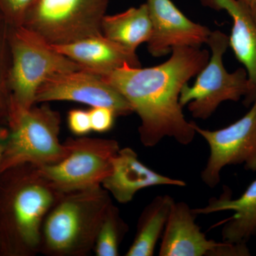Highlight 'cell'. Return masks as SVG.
Wrapping results in <instances>:
<instances>
[{
	"mask_svg": "<svg viewBox=\"0 0 256 256\" xmlns=\"http://www.w3.org/2000/svg\"><path fill=\"white\" fill-rule=\"evenodd\" d=\"M210 58L206 50L175 47L169 60L160 65L149 68L126 65L101 76L124 96L139 116L138 132L143 146L152 148L166 137L188 146L196 132L192 122L185 118L180 94Z\"/></svg>",
	"mask_w": 256,
	"mask_h": 256,
	"instance_id": "6da1fadb",
	"label": "cell"
},
{
	"mask_svg": "<svg viewBox=\"0 0 256 256\" xmlns=\"http://www.w3.org/2000/svg\"><path fill=\"white\" fill-rule=\"evenodd\" d=\"M64 193L32 164L0 172V256L40 254L44 220Z\"/></svg>",
	"mask_w": 256,
	"mask_h": 256,
	"instance_id": "7a4b0ae2",
	"label": "cell"
},
{
	"mask_svg": "<svg viewBox=\"0 0 256 256\" xmlns=\"http://www.w3.org/2000/svg\"><path fill=\"white\" fill-rule=\"evenodd\" d=\"M112 203L110 194L102 186L64 193L44 220L40 254L88 255Z\"/></svg>",
	"mask_w": 256,
	"mask_h": 256,
	"instance_id": "3957f363",
	"label": "cell"
},
{
	"mask_svg": "<svg viewBox=\"0 0 256 256\" xmlns=\"http://www.w3.org/2000/svg\"><path fill=\"white\" fill-rule=\"evenodd\" d=\"M8 124L0 172L23 164H56L68 154V146L60 140V114L46 102L26 110L12 108Z\"/></svg>",
	"mask_w": 256,
	"mask_h": 256,
	"instance_id": "277c9868",
	"label": "cell"
},
{
	"mask_svg": "<svg viewBox=\"0 0 256 256\" xmlns=\"http://www.w3.org/2000/svg\"><path fill=\"white\" fill-rule=\"evenodd\" d=\"M9 42L11 109L31 108L36 104L37 92L50 77L82 69L25 26H10Z\"/></svg>",
	"mask_w": 256,
	"mask_h": 256,
	"instance_id": "5b68a950",
	"label": "cell"
},
{
	"mask_svg": "<svg viewBox=\"0 0 256 256\" xmlns=\"http://www.w3.org/2000/svg\"><path fill=\"white\" fill-rule=\"evenodd\" d=\"M207 44L210 58L204 68L197 74L194 84L184 86L180 94L181 106L188 105L192 117L206 120L224 101H238L244 98L248 106L252 94V86L246 70L239 68L232 73L227 72L224 55L229 46V36L220 30L212 32Z\"/></svg>",
	"mask_w": 256,
	"mask_h": 256,
	"instance_id": "8992f818",
	"label": "cell"
},
{
	"mask_svg": "<svg viewBox=\"0 0 256 256\" xmlns=\"http://www.w3.org/2000/svg\"><path fill=\"white\" fill-rule=\"evenodd\" d=\"M109 0H35L23 26L50 45L73 43L102 34Z\"/></svg>",
	"mask_w": 256,
	"mask_h": 256,
	"instance_id": "52a82bcc",
	"label": "cell"
},
{
	"mask_svg": "<svg viewBox=\"0 0 256 256\" xmlns=\"http://www.w3.org/2000/svg\"><path fill=\"white\" fill-rule=\"evenodd\" d=\"M67 156L58 163L38 166L40 172L60 193L101 186L112 169L120 149L112 139L68 138Z\"/></svg>",
	"mask_w": 256,
	"mask_h": 256,
	"instance_id": "ba28073f",
	"label": "cell"
},
{
	"mask_svg": "<svg viewBox=\"0 0 256 256\" xmlns=\"http://www.w3.org/2000/svg\"><path fill=\"white\" fill-rule=\"evenodd\" d=\"M210 148V156L201 173L203 182L214 188L220 182V172L228 165H244L256 172V100L244 116L227 127L208 130L192 122Z\"/></svg>",
	"mask_w": 256,
	"mask_h": 256,
	"instance_id": "9c48e42d",
	"label": "cell"
},
{
	"mask_svg": "<svg viewBox=\"0 0 256 256\" xmlns=\"http://www.w3.org/2000/svg\"><path fill=\"white\" fill-rule=\"evenodd\" d=\"M73 101L92 107H107L118 116L134 112L132 106L98 74L84 69L55 74L37 92L36 104Z\"/></svg>",
	"mask_w": 256,
	"mask_h": 256,
	"instance_id": "30bf717a",
	"label": "cell"
},
{
	"mask_svg": "<svg viewBox=\"0 0 256 256\" xmlns=\"http://www.w3.org/2000/svg\"><path fill=\"white\" fill-rule=\"evenodd\" d=\"M193 208L174 202L162 236L160 256H248L246 244L217 242L206 238L196 223Z\"/></svg>",
	"mask_w": 256,
	"mask_h": 256,
	"instance_id": "8fae6325",
	"label": "cell"
},
{
	"mask_svg": "<svg viewBox=\"0 0 256 256\" xmlns=\"http://www.w3.org/2000/svg\"><path fill=\"white\" fill-rule=\"evenodd\" d=\"M146 4L152 26L146 44L152 56H164L175 47L200 48L207 43L212 31L186 18L172 0H146Z\"/></svg>",
	"mask_w": 256,
	"mask_h": 256,
	"instance_id": "7c38bea8",
	"label": "cell"
},
{
	"mask_svg": "<svg viewBox=\"0 0 256 256\" xmlns=\"http://www.w3.org/2000/svg\"><path fill=\"white\" fill-rule=\"evenodd\" d=\"M164 185L182 188L186 184L151 170L139 160L134 150L124 148L120 149L112 171L101 186L118 203L124 204L132 202L134 195L143 188Z\"/></svg>",
	"mask_w": 256,
	"mask_h": 256,
	"instance_id": "4fadbf2b",
	"label": "cell"
},
{
	"mask_svg": "<svg viewBox=\"0 0 256 256\" xmlns=\"http://www.w3.org/2000/svg\"><path fill=\"white\" fill-rule=\"evenodd\" d=\"M52 46L84 70L100 76L126 65L133 68L142 67L136 52L124 48L102 34L67 44Z\"/></svg>",
	"mask_w": 256,
	"mask_h": 256,
	"instance_id": "5bb4252c",
	"label": "cell"
},
{
	"mask_svg": "<svg viewBox=\"0 0 256 256\" xmlns=\"http://www.w3.org/2000/svg\"><path fill=\"white\" fill-rule=\"evenodd\" d=\"M204 6L225 10L233 20L229 46L246 70L252 86L248 106L256 100V22L252 10L239 0H200Z\"/></svg>",
	"mask_w": 256,
	"mask_h": 256,
	"instance_id": "9a60e30c",
	"label": "cell"
},
{
	"mask_svg": "<svg viewBox=\"0 0 256 256\" xmlns=\"http://www.w3.org/2000/svg\"><path fill=\"white\" fill-rule=\"evenodd\" d=\"M230 191L220 198H212L206 206L193 208L197 215H207L224 210L234 214L227 220L222 229L223 242L247 244L256 236V178L238 198L232 200Z\"/></svg>",
	"mask_w": 256,
	"mask_h": 256,
	"instance_id": "2e32d148",
	"label": "cell"
},
{
	"mask_svg": "<svg viewBox=\"0 0 256 256\" xmlns=\"http://www.w3.org/2000/svg\"><path fill=\"white\" fill-rule=\"evenodd\" d=\"M152 30L146 3L119 14L106 15L101 24L102 35L132 52H136L140 45L149 42Z\"/></svg>",
	"mask_w": 256,
	"mask_h": 256,
	"instance_id": "e0dca14e",
	"label": "cell"
},
{
	"mask_svg": "<svg viewBox=\"0 0 256 256\" xmlns=\"http://www.w3.org/2000/svg\"><path fill=\"white\" fill-rule=\"evenodd\" d=\"M174 203V198L170 195H160L144 207L138 220L134 240L126 256L154 255Z\"/></svg>",
	"mask_w": 256,
	"mask_h": 256,
	"instance_id": "ac0fdd59",
	"label": "cell"
},
{
	"mask_svg": "<svg viewBox=\"0 0 256 256\" xmlns=\"http://www.w3.org/2000/svg\"><path fill=\"white\" fill-rule=\"evenodd\" d=\"M128 232V224L114 204L108 208L98 232L94 250L97 256H118L121 242Z\"/></svg>",
	"mask_w": 256,
	"mask_h": 256,
	"instance_id": "d6986e66",
	"label": "cell"
},
{
	"mask_svg": "<svg viewBox=\"0 0 256 256\" xmlns=\"http://www.w3.org/2000/svg\"><path fill=\"white\" fill-rule=\"evenodd\" d=\"M10 26L0 14V122H8L12 107V94L10 88L11 66Z\"/></svg>",
	"mask_w": 256,
	"mask_h": 256,
	"instance_id": "ffe728a7",
	"label": "cell"
},
{
	"mask_svg": "<svg viewBox=\"0 0 256 256\" xmlns=\"http://www.w3.org/2000/svg\"><path fill=\"white\" fill-rule=\"evenodd\" d=\"M35 0H0V14L10 28L23 26L25 16Z\"/></svg>",
	"mask_w": 256,
	"mask_h": 256,
	"instance_id": "44dd1931",
	"label": "cell"
},
{
	"mask_svg": "<svg viewBox=\"0 0 256 256\" xmlns=\"http://www.w3.org/2000/svg\"><path fill=\"white\" fill-rule=\"evenodd\" d=\"M88 111L92 131L104 133L110 130L114 127L117 116L112 109L100 106L92 107Z\"/></svg>",
	"mask_w": 256,
	"mask_h": 256,
	"instance_id": "7402d4cb",
	"label": "cell"
},
{
	"mask_svg": "<svg viewBox=\"0 0 256 256\" xmlns=\"http://www.w3.org/2000/svg\"><path fill=\"white\" fill-rule=\"evenodd\" d=\"M67 122L70 132L76 136H84L92 131L89 111L72 109L68 112Z\"/></svg>",
	"mask_w": 256,
	"mask_h": 256,
	"instance_id": "603a6c76",
	"label": "cell"
},
{
	"mask_svg": "<svg viewBox=\"0 0 256 256\" xmlns=\"http://www.w3.org/2000/svg\"><path fill=\"white\" fill-rule=\"evenodd\" d=\"M6 136H8V132H5L0 128V165L2 160L3 154H4Z\"/></svg>",
	"mask_w": 256,
	"mask_h": 256,
	"instance_id": "cb8c5ba5",
	"label": "cell"
},
{
	"mask_svg": "<svg viewBox=\"0 0 256 256\" xmlns=\"http://www.w3.org/2000/svg\"><path fill=\"white\" fill-rule=\"evenodd\" d=\"M239 1L247 5L250 9H254L256 6V0H239Z\"/></svg>",
	"mask_w": 256,
	"mask_h": 256,
	"instance_id": "d4e9b609",
	"label": "cell"
},
{
	"mask_svg": "<svg viewBox=\"0 0 256 256\" xmlns=\"http://www.w3.org/2000/svg\"><path fill=\"white\" fill-rule=\"evenodd\" d=\"M252 15H254V18H255V21L256 22V6L254 8V9H252Z\"/></svg>",
	"mask_w": 256,
	"mask_h": 256,
	"instance_id": "484cf974",
	"label": "cell"
},
{
	"mask_svg": "<svg viewBox=\"0 0 256 256\" xmlns=\"http://www.w3.org/2000/svg\"></svg>",
	"mask_w": 256,
	"mask_h": 256,
	"instance_id": "4316f807",
	"label": "cell"
}]
</instances>
